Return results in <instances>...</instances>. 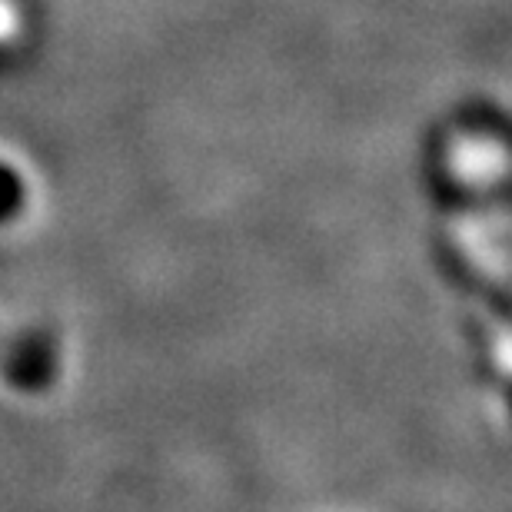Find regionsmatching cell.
<instances>
[{
  "instance_id": "1",
  "label": "cell",
  "mask_w": 512,
  "mask_h": 512,
  "mask_svg": "<svg viewBox=\"0 0 512 512\" xmlns=\"http://www.w3.org/2000/svg\"><path fill=\"white\" fill-rule=\"evenodd\" d=\"M0 376L24 396L44 393L60 376V343L47 330H24L4 346Z\"/></svg>"
},
{
  "instance_id": "2",
  "label": "cell",
  "mask_w": 512,
  "mask_h": 512,
  "mask_svg": "<svg viewBox=\"0 0 512 512\" xmlns=\"http://www.w3.org/2000/svg\"><path fill=\"white\" fill-rule=\"evenodd\" d=\"M27 207V183L17 173V167L0 160V227L14 223Z\"/></svg>"
},
{
  "instance_id": "3",
  "label": "cell",
  "mask_w": 512,
  "mask_h": 512,
  "mask_svg": "<svg viewBox=\"0 0 512 512\" xmlns=\"http://www.w3.org/2000/svg\"><path fill=\"white\" fill-rule=\"evenodd\" d=\"M20 54L14 40H7V37H0V70H7L10 64H14V57Z\"/></svg>"
}]
</instances>
